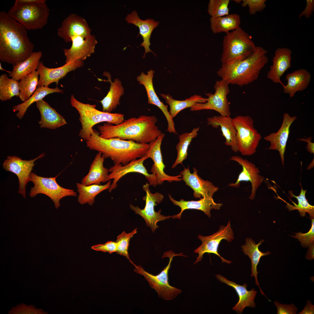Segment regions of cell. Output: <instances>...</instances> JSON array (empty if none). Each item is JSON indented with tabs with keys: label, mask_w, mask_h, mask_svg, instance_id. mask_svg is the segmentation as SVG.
Returning <instances> with one entry per match:
<instances>
[{
	"label": "cell",
	"mask_w": 314,
	"mask_h": 314,
	"mask_svg": "<svg viewBox=\"0 0 314 314\" xmlns=\"http://www.w3.org/2000/svg\"><path fill=\"white\" fill-rule=\"evenodd\" d=\"M27 30L9 15L0 12V60L13 65L22 62L34 52Z\"/></svg>",
	"instance_id": "obj_1"
},
{
	"label": "cell",
	"mask_w": 314,
	"mask_h": 314,
	"mask_svg": "<svg viewBox=\"0 0 314 314\" xmlns=\"http://www.w3.org/2000/svg\"><path fill=\"white\" fill-rule=\"evenodd\" d=\"M154 116L141 115L130 118L117 125L106 123L98 126L99 135L108 139L116 138L141 144H149L162 133L156 124Z\"/></svg>",
	"instance_id": "obj_2"
},
{
	"label": "cell",
	"mask_w": 314,
	"mask_h": 314,
	"mask_svg": "<svg viewBox=\"0 0 314 314\" xmlns=\"http://www.w3.org/2000/svg\"><path fill=\"white\" fill-rule=\"evenodd\" d=\"M99 134L94 129L90 137L85 140L86 146L91 150L100 152L105 159L110 158L114 165H125L133 160L140 158L146 155L149 148V144L116 138L105 139Z\"/></svg>",
	"instance_id": "obj_3"
},
{
	"label": "cell",
	"mask_w": 314,
	"mask_h": 314,
	"mask_svg": "<svg viewBox=\"0 0 314 314\" xmlns=\"http://www.w3.org/2000/svg\"><path fill=\"white\" fill-rule=\"evenodd\" d=\"M267 53L263 48L256 46L245 58L231 64H222L217 74L229 84L247 85L258 79L261 70L267 63Z\"/></svg>",
	"instance_id": "obj_4"
},
{
	"label": "cell",
	"mask_w": 314,
	"mask_h": 314,
	"mask_svg": "<svg viewBox=\"0 0 314 314\" xmlns=\"http://www.w3.org/2000/svg\"><path fill=\"white\" fill-rule=\"evenodd\" d=\"M46 0H16L8 13L28 30L40 29L48 23L49 10Z\"/></svg>",
	"instance_id": "obj_5"
},
{
	"label": "cell",
	"mask_w": 314,
	"mask_h": 314,
	"mask_svg": "<svg viewBox=\"0 0 314 314\" xmlns=\"http://www.w3.org/2000/svg\"><path fill=\"white\" fill-rule=\"evenodd\" d=\"M71 105L78 112L82 128L79 136L84 140L90 137L93 131V126L102 122L115 125H118L124 121V115L119 113H111L101 111L96 108L95 104H84L76 99L74 95L70 99Z\"/></svg>",
	"instance_id": "obj_6"
},
{
	"label": "cell",
	"mask_w": 314,
	"mask_h": 314,
	"mask_svg": "<svg viewBox=\"0 0 314 314\" xmlns=\"http://www.w3.org/2000/svg\"><path fill=\"white\" fill-rule=\"evenodd\" d=\"M222 64H230L244 59L249 56L256 46L251 36L240 26L224 36Z\"/></svg>",
	"instance_id": "obj_7"
},
{
	"label": "cell",
	"mask_w": 314,
	"mask_h": 314,
	"mask_svg": "<svg viewBox=\"0 0 314 314\" xmlns=\"http://www.w3.org/2000/svg\"><path fill=\"white\" fill-rule=\"evenodd\" d=\"M183 256L182 253L176 254L170 250L165 252L162 258L168 257L169 261L168 265L158 274L154 275L145 271L140 265H135L134 271L143 276L149 283L151 288L155 290L158 296L166 300H170L175 298L182 292L181 290L171 286L168 281V272L171 267V262L174 256Z\"/></svg>",
	"instance_id": "obj_8"
},
{
	"label": "cell",
	"mask_w": 314,
	"mask_h": 314,
	"mask_svg": "<svg viewBox=\"0 0 314 314\" xmlns=\"http://www.w3.org/2000/svg\"><path fill=\"white\" fill-rule=\"evenodd\" d=\"M236 129L238 151L243 156H251L256 149L262 136L254 127V121L249 116L238 115L232 118Z\"/></svg>",
	"instance_id": "obj_9"
},
{
	"label": "cell",
	"mask_w": 314,
	"mask_h": 314,
	"mask_svg": "<svg viewBox=\"0 0 314 314\" xmlns=\"http://www.w3.org/2000/svg\"><path fill=\"white\" fill-rule=\"evenodd\" d=\"M57 176L44 177L31 172L29 181L33 183L34 186L31 188L30 197H33L38 194H44L51 199L57 209L60 205L61 199L66 196H76L77 193L74 190L64 188L58 183L56 180Z\"/></svg>",
	"instance_id": "obj_10"
},
{
	"label": "cell",
	"mask_w": 314,
	"mask_h": 314,
	"mask_svg": "<svg viewBox=\"0 0 314 314\" xmlns=\"http://www.w3.org/2000/svg\"><path fill=\"white\" fill-rule=\"evenodd\" d=\"M229 84L221 79L217 81L214 86L215 93H206L208 97L205 103H196L190 108L191 111L204 110H213L220 115L231 117L230 104L227 96L230 92Z\"/></svg>",
	"instance_id": "obj_11"
},
{
	"label": "cell",
	"mask_w": 314,
	"mask_h": 314,
	"mask_svg": "<svg viewBox=\"0 0 314 314\" xmlns=\"http://www.w3.org/2000/svg\"><path fill=\"white\" fill-rule=\"evenodd\" d=\"M149 184L147 182L142 186L143 190L146 193V195L142 198L145 201L144 208L141 209L138 206H135L131 204H130L129 206L135 214L140 215L144 219L147 226L150 227L154 233L158 227L156 224L158 222L169 219L172 217V216H165L162 215L160 209L158 212L155 211L154 206L157 205V203L159 204L163 201L164 196L158 192L152 193L149 188Z\"/></svg>",
	"instance_id": "obj_12"
},
{
	"label": "cell",
	"mask_w": 314,
	"mask_h": 314,
	"mask_svg": "<svg viewBox=\"0 0 314 314\" xmlns=\"http://www.w3.org/2000/svg\"><path fill=\"white\" fill-rule=\"evenodd\" d=\"M233 234L229 220L226 226H220L219 230L212 235L208 236L198 235V238L201 240L202 244L194 251L195 253L199 254L194 264L201 261L204 254L206 253H212L217 256L222 260V263L225 262L229 264L232 263L231 261L222 257L218 253V249L219 244L222 240H226L228 242L232 241L234 239Z\"/></svg>",
	"instance_id": "obj_13"
},
{
	"label": "cell",
	"mask_w": 314,
	"mask_h": 314,
	"mask_svg": "<svg viewBox=\"0 0 314 314\" xmlns=\"http://www.w3.org/2000/svg\"><path fill=\"white\" fill-rule=\"evenodd\" d=\"M148 157L145 155L139 158L133 160L128 164L122 165V164L114 165L108 169L110 172L108 177V181L113 179V183L108 189L111 192L117 186V182L123 176L131 172H136L144 175L149 181L150 185L156 187L158 185L156 176L153 174H149L144 166L143 163Z\"/></svg>",
	"instance_id": "obj_14"
},
{
	"label": "cell",
	"mask_w": 314,
	"mask_h": 314,
	"mask_svg": "<svg viewBox=\"0 0 314 314\" xmlns=\"http://www.w3.org/2000/svg\"><path fill=\"white\" fill-rule=\"evenodd\" d=\"M45 155V154L42 153L37 157L29 160H23L15 156H8L3 163V167L6 171L10 172L17 176L19 183L18 193L25 198L26 197V185L29 181L30 175L35 165L34 162Z\"/></svg>",
	"instance_id": "obj_15"
},
{
	"label": "cell",
	"mask_w": 314,
	"mask_h": 314,
	"mask_svg": "<svg viewBox=\"0 0 314 314\" xmlns=\"http://www.w3.org/2000/svg\"><path fill=\"white\" fill-rule=\"evenodd\" d=\"M165 134L162 133L154 142L149 144V147L146 155L153 161L151 171L155 175L158 185L162 184L165 181L170 182L180 181L182 180L180 174L172 176L166 174L164 171L165 166L164 164L161 150V145Z\"/></svg>",
	"instance_id": "obj_16"
},
{
	"label": "cell",
	"mask_w": 314,
	"mask_h": 314,
	"mask_svg": "<svg viewBox=\"0 0 314 314\" xmlns=\"http://www.w3.org/2000/svg\"><path fill=\"white\" fill-rule=\"evenodd\" d=\"M71 41L72 44L70 48L63 50L66 57L65 63L75 60L83 61L94 52L95 46L97 43L95 36L91 34L73 37Z\"/></svg>",
	"instance_id": "obj_17"
},
{
	"label": "cell",
	"mask_w": 314,
	"mask_h": 314,
	"mask_svg": "<svg viewBox=\"0 0 314 314\" xmlns=\"http://www.w3.org/2000/svg\"><path fill=\"white\" fill-rule=\"evenodd\" d=\"M230 160L235 161L241 165L242 170L239 175L236 182L231 183L229 186L238 188L240 185V183L242 181H249L251 184L252 190L251 195L249 198L253 200L256 196V191L263 182L264 177L260 175V171L255 164L246 159H244L238 156H233L231 157Z\"/></svg>",
	"instance_id": "obj_18"
},
{
	"label": "cell",
	"mask_w": 314,
	"mask_h": 314,
	"mask_svg": "<svg viewBox=\"0 0 314 314\" xmlns=\"http://www.w3.org/2000/svg\"><path fill=\"white\" fill-rule=\"evenodd\" d=\"M83 61L78 60L70 61L64 65L56 68H49L45 66L40 61L37 70L40 76L37 88L48 87L52 83L58 84L59 80L69 72L83 66Z\"/></svg>",
	"instance_id": "obj_19"
},
{
	"label": "cell",
	"mask_w": 314,
	"mask_h": 314,
	"mask_svg": "<svg viewBox=\"0 0 314 314\" xmlns=\"http://www.w3.org/2000/svg\"><path fill=\"white\" fill-rule=\"evenodd\" d=\"M193 172L191 173L189 166L184 168L180 172L182 180L185 182V185L193 190L195 198L213 197V194L218 190V187L213 185L211 182L201 178L199 176L198 170L195 167H193Z\"/></svg>",
	"instance_id": "obj_20"
},
{
	"label": "cell",
	"mask_w": 314,
	"mask_h": 314,
	"mask_svg": "<svg viewBox=\"0 0 314 314\" xmlns=\"http://www.w3.org/2000/svg\"><path fill=\"white\" fill-rule=\"evenodd\" d=\"M155 71L152 69L145 74L142 72L137 76V80L139 84L142 85L146 90L148 97V103L155 105L159 108L164 115L167 122V131L170 133L177 134L173 119L168 110V105H165L159 99L156 95L154 88L153 78Z\"/></svg>",
	"instance_id": "obj_21"
},
{
	"label": "cell",
	"mask_w": 314,
	"mask_h": 314,
	"mask_svg": "<svg viewBox=\"0 0 314 314\" xmlns=\"http://www.w3.org/2000/svg\"><path fill=\"white\" fill-rule=\"evenodd\" d=\"M297 119L295 116H290L288 113L283 114L281 125L276 132L272 133L265 137V140L269 142L270 145L268 149L279 151L282 164L284 165V154L290 132V126Z\"/></svg>",
	"instance_id": "obj_22"
},
{
	"label": "cell",
	"mask_w": 314,
	"mask_h": 314,
	"mask_svg": "<svg viewBox=\"0 0 314 314\" xmlns=\"http://www.w3.org/2000/svg\"><path fill=\"white\" fill-rule=\"evenodd\" d=\"M91 30L85 20L75 14L69 15L62 22L58 34L65 41H71L73 37L91 35Z\"/></svg>",
	"instance_id": "obj_23"
},
{
	"label": "cell",
	"mask_w": 314,
	"mask_h": 314,
	"mask_svg": "<svg viewBox=\"0 0 314 314\" xmlns=\"http://www.w3.org/2000/svg\"><path fill=\"white\" fill-rule=\"evenodd\" d=\"M292 51L286 47H279L275 51L272 65L267 74V77L273 82L281 83L280 78L284 73L291 67Z\"/></svg>",
	"instance_id": "obj_24"
},
{
	"label": "cell",
	"mask_w": 314,
	"mask_h": 314,
	"mask_svg": "<svg viewBox=\"0 0 314 314\" xmlns=\"http://www.w3.org/2000/svg\"><path fill=\"white\" fill-rule=\"evenodd\" d=\"M215 276L220 281L231 287L237 292L239 297V300L236 305L232 308L233 310L236 311L238 313L241 314L246 307H255L256 305L254 299L257 292L254 288L248 291L247 289V286L246 283L241 285L233 281L228 280L226 278L219 274L216 275Z\"/></svg>",
	"instance_id": "obj_25"
},
{
	"label": "cell",
	"mask_w": 314,
	"mask_h": 314,
	"mask_svg": "<svg viewBox=\"0 0 314 314\" xmlns=\"http://www.w3.org/2000/svg\"><path fill=\"white\" fill-rule=\"evenodd\" d=\"M207 124L213 128L220 127L222 135L224 137L225 144L230 146L234 152L238 151L236 129L231 117L215 115L207 118Z\"/></svg>",
	"instance_id": "obj_26"
},
{
	"label": "cell",
	"mask_w": 314,
	"mask_h": 314,
	"mask_svg": "<svg viewBox=\"0 0 314 314\" xmlns=\"http://www.w3.org/2000/svg\"><path fill=\"white\" fill-rule=\"evenodd\" d=\"M170 201L176 206H179L181 208L180 212L178 214L172 216L173 219H181V215L185 210L193 209L199 210L203 211L204 214L209 217H211L210 210L212 209L220 210L222 205V203H216L214 201L213 197H204L198 201H185L181 199L179 201L174 199L170 194L168 195Z\"/></svg>",
	"instance_id": "obj_27"
},
{
	"label": "cell",
	"mask_w": 314,
	"mask_h": 314,
	"mask_svg": "<svg viewBox=\"0 0 314 314\" xmlns=\"http://www.w3.org/2000/svg\"><path fill=\"white\" fill-rule=\"evenodd\" d=\"M311 75L309 71L301 68L287 74L286 77L287 84L283 86V92L290 97H294L297 92L304 91L308 87Z\"/></svg>",
	"instance_id": "obj_28"
},
{
	"label": "cell",
	"mask_w": 314,
	"mask_h": 314,
	"mask_svg": "<svg viewBox=\"0 0 314 314\" xmlns=\"http://www.w3.org/2000/svg\"><path fill=\"white\" fill-rule=\"evenodd\" d=\"M125 20L128 23L132 24L139 28V34L142 37L143 40V42L140 46L143 47L145 49V53L143 58L145 57L146 53L149 52L156 55L149 48V46L151 45L150 39L153 31L158 26L159 22L152 19H148L144 20H141L135 10H134L128 15Z\"/></svg>",
	"instance_id": "obj_29"
},
{
	"label": "cell",
	"mask_w": 314,
	"mask_h": 314,
	"mask_svg": "<svg viewBox=\"0 0 314 314\" xmlns=\"http://www.w3.org/2000/svg\"><path fill=\"white\" fill-rule=\"evenodd\" d=\"M36 102L41 115L39 122L41 128L55 129L67 124L64 117L46 101L42 99Z\"/></svg>",
	"instance_id": "obj_30"
},
{
	"label": "cell",
	"mask_w": 314,
	"mask_h": 314,
	"mask_svg": "<svg viewBox=\"0 0 314 314\" xmlns=\"http://www.w3.org/2000/svg\"><path fill=\"white\" fill-rule=\"evenodd\" d=\"M104 158L100 152L97 154L91 163L88 174L82 179L81 183L86 185H100L108 181V170L104 167Z\"/></svg>",
	"instance_id": "obj_31"
},
{
	"label": "cell",
	"mask_w": 314,
	"mask_h": 314,
	"mask_svg": "<svg viewBox=\"0 0 314 314\" xmlns=\"http://www.w3.org/2000/svg\"><path fill=\"white\" fill-rule=\"evenodd\" d=\"M264 241V240H261L258 244H256L255 242L250 238H246L245 239V244L241 246L242 250L245 255L248 256L251 261V277L254 276L255 279V283L260 289L261 293L269 299L261 289L258 280L257 275L258 272L257 270V266L259 263L261 258L262 256H267L271 254L270 251L263 252L259 249V246Z\"/></svg>",
	"instance_id": "obj_32"
},
{
	"label": "cell",
	"mask_w": 314,
	"mask_h": 314,
	"mask_svg": "<svg viewBox=\"0 0 314 314\" xmlns=\"http://www.w3.org/2000/svg\"><path fill=\"white\" fill-rule=\"evenodd\" d=\"M103 75L107 77L108 80L99 79L109 82L110 86L107 95L100 102L102 105L103 111L111 113L118 105L120 104V99L121 96L123 95L124 89L121 81L118 78L115 79L114 82H113L111 81L110 74L109 73L104 72Z\"/></svg>",
	"instance_id": "obj_33"
},
{
	"label": "cell",
	"mask_w": 314,
	"mask_h": 314,
	"mask_svg": "<svg viewBox=\"0 0 314 314\" xmlns=\"http://www.w3.org/2000/svg\"><path fill=\"white\" fill-rule=\"evenodd\" d=\"M42 54L41 51L34 52L24 61L13 65L9 76L19 81L37 70Z\"/></svg>",
	"instance_id": "obj_34"
},
{
	"label": "cell",
	"mask_w": 314,
	"mask_h": 314,
	"mask_svg": "<svg viewBox=\"0 0 314 314\" xmlns=\"http://www.w3.org/2000/svg\"><path fill=\"white\" fill-rule=\"evenodd\" d=\"M111 185L110 180L104 185L92 184L86 185L77 183L76 186L78 193L77 200L81 204H88L92 206L95 202L96 196L102 191L108 189Z\"/></svg>",
	"instance_id": "obj_35"
},
{
	"label": "cell",
	"mask_w": 314,
	"mask_h": 314,
	"mask_svg": "<svg viewBox=\"0 0 314 314\" xmlns=\"http://www.w3.org/2000/svg\"><path fill=\"white\" fill-rule=\"evenodd\" d=\"M210 22L211 29L213 33H226L240 26L241 19L238 14L234 13L219 17H211Z\"/></svg>",
	"instance_id": "obj_36"
},
{
	"label": "cell",
	"mask_w": 314,
	"mask_h": 314,
	"mask_svg": "<svg viewBox=\"0 0 314 314\" xmlns=\"http://www.w3.org/2000/svg\"><path fill=\"white\" fill-rule=\"evenodd\" d=\"M160 94L165 100V102L170 106L169 113L173 119L183 110L188 108H191L196 103H205L207 101V98L197 94L183 100L174 99L168 94Z\"/></svg>",
	"instance_id": "obj_37"
},
{
	"label": "cell",
	"mask_w": 314,
	"mask_h": 314,
	"mask_svg": "<svg viewBox=\"0 0 314 314\" xmlns=\"http://www.w3.org/2000/svg\"><path fill=\"white\" fill-rule=\"evenodd\" d=\"M63 92L64 91L59 89L57 86L54 88H51L45 86L37 88L33 94L28 100L21 104L14 106L13 107V110L14 112L18 111L16 115L19 119H21L24 117L28 107L34 102L42 99L43 98L50 94Z\"/></svg>",
	"instance_id": "obj_38"
},
{
	"label": "cell",
	"mask_w": 314,
	"mask_h": 314,
	"mask_svg": "<svg viewBox=\"0 0 314 314\" xmlns=\"http://www.w3.org/2000/svg\"><path fill=\"white\" fill-rule=\"evenodd\" d=\"M301 188L300 193L298 196L295 195L292 191H288L289 195L291 197H294L297 199V204L291 200L294 205H292L281 198L278 195V197H276L281 199L286 203V207L289 211H291L295 210H298L300 215L301 217H304L306 215L307 213L309 214L311 219H314V206L310 204L306 199L305 195L306 190H303L301 186Z\"/></svg>",
	"instance_id": "obj_39"
},
{
	"label": "cell",
	"mask_w": 314,
	"mask_h": 314,
	"mask_svg": "<svg viewBox=\"0 0 314 314\" xmlns=\"http://www.w3.org/2000/svg\"><path fill=\"white\" fill-rule=\"evenodd\" d=\"M199 128H194L191 132H186L179 135V142L176 146L177 156L172 168H175L179 164H182L183 161L187 158V151L192 139L198 135Z\"/></svg>",
	"instance_id": "obj_40"
},
{
	"label": "cell",
	"mask_w": 314,
	"mask_h": 314,
	"mask_svg": "<svg viewBox=\"0 0 314 314\" xmlns=\"http://www.w3.org/2000/svg\"><path fill=\"white\" fill-rule=\"evenodd\" d=\"M39 75L38 71L35 70L20 80L19 97L23 102L28 100L37 89Z\"/></svg>",
	"instance_id": "obj_41"
},
{
	"label": "cell",
	"mask_w": 314,
	"mask_h": 314,
	"mask_svg": "<svg viewBox=\"0 0 314 314\" xmlns=\"http://www.w3.org/2000/svg\"><path fill=\"white\" fill-rule=\"evenodd\" d=\"M19 81L9 78L6 74L0 76V99L2 101L10 100L15 96L19 97Z\"/></svg>",
	"instance_id": "obj_42"
},
{
	"label": "cell",
	"mask_w": 314,
	"mask_h": 314,
	"mask_svg": "<svg viewBox=\"0 0 314 314\" xmlns=\"http://www.w3.org/2000/svg\"><path fill=\"white\" fill-rule=\"evenodd\" d=\"M229 0H210L208 7V13L212 17H217L229 14Z\"/></svg>",
	"instance_id": "obj_43"
},
{
	"label": "cell",
	"mask_w": 314,
	"mask_h": 314,
	"mask_svg": "<svg viewBox=\"0 0 314 314\" xmlns=\"http://www.w3.org/2000/svg\"><path fill=\"white\" fill-rule=\"evenodd\" d=\"M137 229H136L129 233H126L124 231H123L117 236L115 242L117 245V253L125 257L134 266L135 265L129 258L128 249L130 240L137 233Z\"/></svg>",
	"instance_id": "obj_44"
},
{
	"label": "cell",
	"mask_w": 314,
	"mask_h": 314,
	"mask_svg": "<svg viewBox=\"0 0 314 314\" xmlns=\"http://www.w3.org/2000/svg\"><path fill=\"white\" fill-rule=\"evenodd\" d=\"M311 220V226L308 232L306 233L299 232L295 233V235L290 236L297 239L301 242V246L304 248H308L314 242V219Z\"/></svg>",
	"instance_id": "obj_45"
},
{
	"label": "cell",
	"mask_w": 314,
	"mask_h": 314,
	"mask_svg": "<svg viewBox=\"0 0 314 314\" xmlns=\"http://www.w3.org/2000/svg\"><path fill=\"white\" fill-rule=\"evenodd\" d=\"M48 313L41 308H36L32 305H27L25 304H19L15 307H13L8 312L10 314H46Z\"/></svg>",
	"instance_id": "obj_46"
},
{
	"label": "cell",
	"mask_w": 314,
	"mask_h": 314,
	"mask_svg": "<svg viewBox=\"0 0 314 314\" xmlns=\"http://www.w3.org/2000/svg\"><path fill=\"white\" fill-rule=\"evenodd\" d=\"M266 0H242V6L249 8V13L254 15L257 12H261L266 7Z\"/></svg>",
	"instance_id": "obj_47"
},
{
	"label": "cell",
	"mask_w": 314,
	"mask_h": 314,
	"mask_svg": "<svg viewBox=\"0 0 314 314\" xmlns=\"http://www.w3.org/2000/svg\"><path fill=\"white\" fill-rule=\"evenodd\" d=\"M274 304L277 309V314H296L297 313L298 309L292 303L283 304L275 301Z\"/></svg>",
	"instance_id": "obj_48"
},
{
	"label": "cell",
	"mask_w": 314,
	"mask_h": 314,
	"mask_svg": "<svg viewBox=\"0 0 314 314\" xmlns=\"http://www.w3.org/2000/svg\"><path fill=\"white\" fill-rule=\"evenodd\" d=\"M91 248L96 251L107 252L109 254L117 251L116 242L111 241H108L104 244L94 245Z\"/></svg>",
	"instance_id": "obj_49"
},
{
	"label": "cell",
	"mask_w": 314,
	"mask_h": 314,
	"mask_svg": "<svg viewBox=\"0 0 314 314\" xmlns=\"http://www.w3.org/2000/svg\"><path fill=\"white\" fill-rule=\"evenodd\" d=\"M314 10V0H306V4L304 10L299 15V19L304 16L306 19L310 18Z\"/></svg>",
	"instance_id": "obj_50"
},
{
	"label": "cell",
	"mask_w": 314,
	"mask_h": 314,
	"mask_svg": "<svg viewBox=\"0 0 314 314\" xmlns=\"http://www.w3.org/2000/svg\"><path fill=\"white\" fill-rule=\"evenodd\" d=\"M298 314H314V305L312 304L311 300H307L306 304L304 308Z\"/></svg>",
	"instance_id": "obj_51"
},
{
	"label": "cell",
	"mask_w": 314,
	"mask_h": 314,
	"mask_svg": "<svg viewBox=\"0 0 314 314\" xmlns=\"http://www.w3.org/2000/svg\"><path fill=\"white\" fill-rule=\"evenodd\" d=\"M312 138L311 137H309L306 138H301L299 139V141H303L306 142L307 144L306 146V148L308 151L311 154H314V143L311 142Z\"/></svg>",
	"instance_id": "obj_52"
},
{
	"label": "cell",
	"mask_w": 314,
	"mask_h": 314,
	"mask_svg": "<svg viewBox=\"0 0 314 314\" xmlns=\"http://www.w3.org/2000/svg\"><path fill=\"white\" fill-rule=\"evenodd\" d=\"M308 249L305 256V258L307 260H312L314 259V242L308 247Z\"/></svg>",
	"instance_id": "obj_53"
},
{
	"label": "cell",
	"mask_w": 314,
	"mask_h": 314,
	"mask_svg": "<svg viewBox=\"0 0 314 314\" xmlns=\"http://www.w3.org/2000/svg\"><path fill=\"white\" fill-rule=\"evenodd\" d=\"M313 166H314V158L313 159V160L311 162V163L308 165V167L307 169L308 170H309V169H311L312 168H313Z\"/></svg>",
	"instance_id": "obj_54"
},
{
	"label": "cell",
	"mask_w": 314,
	"mask_h": 314,
	"mask_svg": "<svg viewBox=\"0 0 314 314\" xmlns=\"http://www.w3.org/2000/svg\"><path fill=\"white\" fill-rule=\"evenodd\" d=\"M0 69L1 70H4V71H6V72H7L8 73H9V72H10V71H7L5 69H3L1 65V63H0Z\"/></svg>",
	"instance_id": "obj_55"
},
{
	"label": "cell",
	"mask_w": 314,
	"mask_h": 314,
	"mask_svg": "<svg viewBox=\"0 0 314 314\" xmlns=\"http://www.w3.org/2000/svg\"><path fill=\"white\" fill-rule=\"evenodd\" d=\"M242 0H235L233 1H235V2L237 3H240L242 1Z\"/></svg>",
	"instance_id": "obj_56"
}]
</instances>
